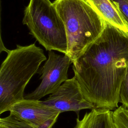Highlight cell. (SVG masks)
I'll return each mask as SVG.
<instances>
[{"instance_id": "5", "label": "cell", "mask_w": 128, "mask_h": 128, "mask_svg": "<svg viewBox=\"0 0 128 128\" xmlns=\"http://www.w3.org/2000/svg\"><path fill=\"white\" fill-rule=\"evenodd\" d=\"M72 63V62L67 54L60 55L52 50L49 51L48 60L40 72L41 83L32 92L26 95L24 98L40 100L54 92L68 80V69Z\"/></svg>"}, {"instance_id": "2", "label": "cell", "mask_w": 128, "mask_h": 128, "mask_svg": "<svg viewBox=\"0 0 128 128\" xmlns=\"http://www.w3.org/2000/svg\"><path fill=\"white\" fill-rule=\"evenodd\" d=\"M46 59L43 50L32 44L8 50L0 68V114L24 99V90L40 64Z\"/></svg>"}, {"instance_id": "12", "label": "cell", "mask_w": 128, "mask_h": 128, "mask_svg": "<svg viewBox=\"0 0 128 128\" xmlns=\"http://www.w3.org/2000/svg\"><path fill=\"white\" fill-rule=\"evenodd\" d=\"M128 28V0H110Z\"/></svg>"}, {"instance_id": "3", "label": "cell", "mask_w": 128, "mask_h": 128, "mask_svg": "<svg viewBox=\"0 0 128 128\" xmlns=\"http://www.w3.org/2000/svg\"><path fill=\"white\" fill-rule=\"evenodd\" d=\"M53 4L66 28V54L73 62L100 37L106 22L86 0H55Z\"/></svg>"}, {"instance_id": "13", "label": "cell", "mask_w": 128, "mask_h": 128, "mask_svg": "<svg viewBox=\"0 0 128 128\" xmlns=\"http://www.w3.org/2000/svg\"><path fill=\"white\" fill-rule=\"evenodd\" d=\"M119 102L128 110V70L122 82L119 94Z\"/></svg>"}, {"instance_id": "4", "label": "cell", "mask_w": 128, "mask_h": 128, "mask_svg": "<svg viewBox=\"0 0 128 128\" xmlns=\"http://www.w3.org/2000/svg\"><path fill=\"white\" fill-rule=\"evenodd\" d=\"M22 23L46 50L67 54L64 25L55 6L50 0H30L24 11Z\"/></svg>"}, {"instance_id": "6", "label": "cell", "mask_w": 128, "mask_h": 128, "mask_svg": "<svg viewBox=\"0 0 128 128\" xmlns=\"http://www.w3.org/2000/svg\"><path fill=\"white\" fill-rule=\"evenodd\" d=\"M42 102L60 113L73 111L78 114L79 111L83 109L96 108L94 105L85 98L74 76L65 81Z\"/></svg>"}, {"instance_id": "10", "label": "cell", "mask_w": 128, "mask_h": 128, "mask_svg": "<svg viewBox=\"0 0 128 128\" xmlns=\"http://www.w3.org/2000/svg\"><path fill=\"white\" fill-rule=\"evenodd\" d=\"M0 128H36L16 116L10 114L6 117L0 118Z\"/></svg>"}, {"instance_id": "9", "label": "cell", "mask_w": 128, "mask_h": 128, "mask_svg": "<svg viewBox=\"0 0 128 128\" xmlns=\"http://www.w3.org/2000/svg\"><path fill=\"white\" fill-rule=\"evenodd\" d=\"M105 22L125 32L128 28L110 0H86Z\"/></svg>"}, {"instance_id": "11", "label": "cell", "mask_w": 128, "mask_h": 128, "mask_svg": "<svg viewBox=\"0 0 128 128\" xmlns=\"http://www.w3.org/2000/svg\"><path fill=\"white\" fill-rule=\"evenodd\" d=\"M115 128H128V110L122 106L112 112Z\"/></svg>"}, {"instance_id": "1", "label": "cell", "mask_w": 128, "mask_h": 128, "mask_svg": "<svg viewBox=\"0 0 128 128\" xmlns=\"http://www.w3.org/2000/svg\"><path fill=\"white\" fill-rule=\"evenodd\" d=\"M74 77L96 108H118L120 87L128 70V32L106 22L100 37L73 61Z\"/></svg>"}, {"instance_id": "8", "label": "cell", "mask_w": 128, "mask_h": 128, "mask_svg": "<svg viewBox=\"0 0 128 128\" xmlns=\"http://www.w3.org/2000/svg\"><path fill=\"white\" fill-rule=\"evenodd\" d=\"M74 128H115L112 112L104 108L92 110L82 120L76 119Z\"/></svg>"}, {"instance_id": "7", "label": "cell", "mask_w": 128, "mask_h": 128, "mask_svg": "<svg viewBox=\"0 0 128 128\" xmlns=\"http://www.w3.org/2000/svg\"><path fill=\"white\" fill-rule=\"evenodd\" d=\"M8 111L36 128H52L60 114L42 100L25 98L12 105Z\"/></svg>"}]
</instances>
